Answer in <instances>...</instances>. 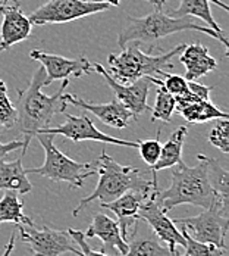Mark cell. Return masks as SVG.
<instances>
[{"instance_id":"1","label":"cell","mask_w":229,"mask_h":256,"mask_svg":"<svg viewBox=\"0 0 229 256\" xmlns=\"http://www.w3.org/2000/svg\"><path fill=\"white\" fill-rule=\"evenodd\" d=\"M197 159L196 166H188L182 160L172 166L169 188H159L156 193L157 204L163 212L168 214L179 205H194L203 209L216 205L229 208V202L218 194L209 181L206 156L200 154Z\"/></svg>"},{"instance_id":"2","label":"cell","mask_w":229,"mask_h":256,"mask_svg":"<svg viewBox=\"0 0 229 256\" xmlns=\"http://www.w3.org/2000/svg\"><path fill=\"white\" fill-rule=\"evenodd\" d=\"M46 71L43 66L37 68L31 76L29 84L25 90L18 92V128L24 134L25 146H29L31 138L43 128L50 127L54 115L63 114L68 108V103L63 98L65 88L69 84V80H62L59 90L53 94L47 96L41 92L44 87Z\"/></svg>"},{"instance_id":"3","label":"cell","mask_w":229,"mask_h":256,"mask_svg":"<svg viewBox=\"0 0 229 256\" xmlns=\"http://www.w3.org/2000/svg\"><path fill=\"white\" fill-rule=\"evenodd\" d=\"M94 165L99 174L97 186L93 190V193L81 199L79 205L72 212L74 216L96 200H99L100 204H109L128 190H135L149 196L157 186V172L152 171V180H146L138 168L122 166L104 150L94 162Z\"/></svg>"},{"instance_id":"4","label":"cell","mask_w":229,"mask_h":256,"mask_svg":"<svg viewBox=\"0 0 229 256\" xmlns=\"http://www.w3.org/2000/svg\"><path fill=\"white\" fill-rule=\"evenodd\" d=\"M181 31L206 32L207 36L219 40L224 44L227 54H229L228 38L221 37L218 32H215L207 26H202V24L196 22L191 16L174 18L169 14H165L163 9H154L152 14L141 16V18H135V16L127 18L119 31V36H118V46L122 49L131 42L152 43V42H157L163 37H168L171 34L181 32Z\"/></svg>"},{"instance_id":"5","label":"cell","mask_w":229,"mask_h":256,"mask_svg":"<svg viewBox=\"0 0 229 256\" xmlns=\"http://www.w3.org/2000/svg\"><path fill=\"white\" fill-rule=\"evenodd\" d=\"M132 44L122 48L119 54H109V74L122 84H131L137 80L149 76H160L165 70H172V59L178 56L187 44H178L169 52L160 54H150L141 50V43L131 42Z\"/></svg>"},{"instance_id":"6","label":"cell","mask_w":229,"mask_h":256,"mask_svg":"<svg viewBox=\"0 0 229 256\" xmlns=\"http://www.w3.org/2000/svg\"><path fill=\"white\" fill-rule=\"evenodd\" d=\"M34 137L40 142V144L44 149L46 159L44 164L38 168H28L26 174H37L41 177L51 180V181H65L71 187L79 188L84 186V181L88 177H93L97 174L94 162H76L69 156L62 154L54 146V136L46 132H37Z\"/></svg>"},{"instance_id":"7","label":"cell","mask_w":229,"mask_h":256,"mask_svg":"<svg viewBox=\"0 0 229 256\" xmlns=\"http://www.w3.org/2000/svg\"><path fill=\"white\" fill-rule=\"evenodd\" d=\"M228 218L229 208L216 205L209 209H204L202 214L196 216L177 218L172 221L175 224H182L193 238L228 250V246H227Z\"/></svg>"},{"instance_id":"8","label":"cell","mask_w":229,"mask_h":256,"mask_svg":"<svg viewBox=\"0 0 229 256\" xmlns=\"http://www.w3.org/2000/svg\"><path fill=\"white\" fill-rule=\"evenodd\" d=\"M110 8L107 3H84L81 0H49L37 8L28 20L32 26L65 24L88 15L104 12Z\"/></svg>"},{"instance_id":"9","label":"cell","mask_w":229,"mask_h":256,"mask_svg":"<svg viewBox=\"0 0 229 256\" xmlns=\"http://www.w3.org/2000/svg\"><path fill=\"white\" fill-rule=\"evenodd\" d=\"M21 240L28 244L32 256H60L63 254H74L81 256L75 242L68 231L54 230L49 227L37 228L31 226H18Z\"/></svg>"},{"instance_id":"10","label":"cell","mask_w":229,"mask_h":256,"mask_svg":"<svg viewBox=\"0 0 229 256\" xmlns=\"http://www.w3.org/2000/svg\"><path fill=\"white\" fill-rule=\"evenodd\" d=\"M65 114L66 122H63L62 126L57 127H47L40 130L38 132H46V134H53V136H63L72 142H100V143H107V144H119V146H127V148H137L138 142H128L124 138H118V137H112L109 134H104L102 131H99L96 126L93 124V121L87 116V115H71V114Z\"/></svg>"},{"instance_id":"11","label":"cell","mask_w":229,"mask_h":256,"mask_svg":"<svg viewBox=\"0 0 229 256\" xmlns=\"http://www.w3.org/2000/svg\"><path fill=\"white\" fill-rule=\"evenodd\" d=\"M159 190V184L154 187L150 196L143 202V205L138 210V218L141 221H146L150 227L153 232L159 237V240H163L168 248L171 249V252L175 255L178 250V246H184L185 240L182 232L178 230L177 224L166 215V212L162 210V208L157 204L156 199V193Z\"/></svg>"},{"instance_id":"12","label":"cell","mask_w":229,"mask_h":256,"mask_svg":"<svg viewBox=\"0 0 229 256\" xmlns=\"http://www.w3.org/2000/svg\"><path fill=\"white\" fill-rule=\"evenodd\" d=\"M91 65H93V70L99 72L107 82V86L115 92V98L125 108H128L134 114L135 118H138L146 110H152V108L147 104V96L150 92L149 77L140 78L131 84H122L112 77L107 72V70H104L100 64H91Z\"/></svg>"},{"instance_id":"13","label":"cell","mask_w":229,"mask_h":256,"mask_svg":"<svg viewBox=\"0 0 229 256\" xmlns=\"http://www.w3.org/2000/svg\"><path fill=\"white\" fill-rule=\"evenodd\" d=\"M29 58L34 60H38L41 66L46 71L44 86H49L53 81L57 80H66L69 77L81 78L88 76L93 71V65L85 58H76L69 59L60 54H51L38 49L29 52Z\"/></svg>"},{"instance_id":"14","label":"cell","mask_w":229,"mask_h":256,"mask_svg":"<svg viewBox=\"0 0 229 256\" xmlns=\"http://www.w3.org/2000/svg\"><path fill=\"white\" fill-rule=\"evenodd\" d=\"M63 98H65L66 103H71L74 106H78V108L96 115L104 126H109V127L122 130V128H127L131 124V121L137 120L134 116V114L116 98L112 102L107 103H88L82 99H78L76 96L69 94V93H63Z\"/></svg>"},{"instance_id":"15","label":"cell","mask_w":229,"mask_h":256,"mask_svg":"<svg viewBox=\"0 0 229 256\" xmlns=\"http://www.w3.org/2000/svg\"><path fill=\"white\" fill-rule=\"evenodd\" d=\"M3 18L0 28V52L10 49L13 44L21 43L31 36L32 24L19 8V2H15L0 9Z\"/></svg>"},{"instance_id":"16","label":"cell","mask_w":229,"mask_h":256,"mask_svg":"<svg viewBox=\"0 0 229 256\" xmlns=\"http://www.w3.org/2000/svg\"><path fill=\"white\" fill-rule=\"evenodd\" d=\"M87 238H99L103 243L104 254L125 255L128 252L127 240H124L118 221L112 220L104 214H96L88 230L84 232Z\"/></svg>"},{"instance_id":"17","label":"cell","mask_w":229,"mask_h":256,"mask_svg":"<svg viewBox=\"0 0 229 256\" xmlns=\"http://www.w3.org/2000/svg\"><path fill=\"white\" fill-rule=\"evenodd\" d=\"M149 196L143 194L140 192H135V190H128L124 194H121L119 198H116L115 200H112L109 204H100L102 208L112 210L116 215L119 230H121L124 240L128 242V231H129V228H132L138 221H141L138 218V210L143 205V202Z\"/></svg>"},{"instance_id":"18","label":"cell","mask_w":229,"mask_h":256,"mask_svg":"<svg viewBox=\"0 0 229 256\" xmlns=\"http://www.w3.org/2000/svg\"><path fill=\"white\" fill-rule=\"evenodd\" d=\"M179 60L185 66L184 78L187 81H196L218 68V60L212 58L209 54L207 48H204L200 43H193L185 46L184 50L181 52Z\"/></svg>"},{"instance_id":"19","label":"cell","mask_w":229,"mask_h":256,"mask_svg":"<svg viewBox=\"0 0 229 256\" xmlns=\"http://www.w3.org/2000/svg\"><path fill=\"white\" fill-rule=\"evenodd\" d=\"M22 156L12 162L0 160V190H15L19 194H26L32 190V184L22 166Z\"/></svg>"},{"instance_id":"20","label":"cell","mask_w":229,"mask_h":256,"mask_svg":"<svg viewBox=\"0 0 229 256\" xmlns=\"http://www.w3.org/2000/svg\"><path fill=\"white\" fill-rule=\"evenodd\" d=\"M188 130L187 127H178L168 138V142L165 144H162L160 149V156L157 159V162L150 166L153 172L166 170V168H172L174 165H177L178 162L182 160V148H184V142L187 137Z\"/></svg>"},{"instance_id":"21","label":"cell","mask_w":229,"mask_h":256,"mask_svg":"<svg viewBox=\"0 0 229 256\" xmlns=\"http://www.w3.org/2000/svg\"><path fill=\"white\" fill-rule=\"evenodd\" d=\"M169 15L174 18H182V16L199 18V20L204 21L209 28H212L215 32H218L221 37L227 38V34L224 32V30L219 26V24L215 21V18L212 15L209 0H181V4L177 9L169 10Z\"/></svg>"},{"instance_id":"22","label":"cell","mask_w":229,"mask_h":256,"mask_svg":"<svg viewBox=\"0 0 229 256\" xmlns=\"http://www.w3.org/2000/svg\"><path fill=\"white\" fill-rule=\"evenodd\" d=\"M175 110L184 116L187 122H191V124H202L212 120H228V114L221 110L210 100L178 104L175 106Z\"/></svg>"},{"instance_id":"23","label":"cell","mask_w":229,"mask_h":256,"mask_svg":"<svg viewBox=\"0 0 229 256\" xmlns=\"http://www.w3.org/2000/svg\"><path fill=\"white\" fill-rule=\"evenodd\" d=\"M24 202L18 198V192L4 190L0 199V224L13 222L16 226H31L34 224L29 216L22 212Z\"/></svg>"},{"instance_id":"24","label":"cell","mask_w":229,"mask_h":256,"mask_svg":"<svg viewBox=\"0 0 229 256\" xmlns=\"http://www.w3.org/2000/svg\"><path fill=\"white\" fill-rule=\"evenodd\" d=\"M128 243V252L125 255L116 256H177L171 252L168 246H163L159 242V237L153 232L149 236H135Z\"/></svg>"},{"instance_id":"25","label":"cell","mask_w":229,"mask_h":256,"mask_svg":"<svg viewBox=\"0 0 229 256\" xmlns=\"http://www.w3.org/2000/svg\"><path fill=\"white\" fill-rule=\"evenodd\" d=\"M175 98L166 92L162 86H157V94H156V103L152 108V121H163L171 122L172 115L175 112Z\"/></svg>"},{"instance_id":"26","label":"cell","mask_w":229,"mask_h":256,"mask_svg":"<svg viewBox=\"0 0 229 256\" xmlns=\"http://www.w3.org/2000/svg\"><path fill=\"white\" fill-rule=\"evenodd\" d=\"M182 230V236H184V249L185 252L182 255L178 256H227V249H222V248H218L215 244H210V243H203V242H199L196 238H193L190 236V232L187 231V228L182 226L181 227Z\"/></svg>"},{"instance_id":"27","label":"cell","mask_w":229,"mask_h":256,"mask_svg":"<svg viewBox=\"0 0 229 256\" xmlns=\"http://www.w3.org/2000/svg\"><path fill=\"white\" fill-rule=\"evenodd\" d=\"M207 160V174L212 187L218 192V194L229 202V174L225 168H222L213 158L206 156Z\"/></svg>"},{"instance_id":"28","label":"cell","mask_w":229,"mask_h":256,"mask_svg":"<svg viewBox=\"0 0 229 256\" xmlns=\"http://www.w3.org/2000/svg\"><path fill=\"white\" fill-rule=\"evenodd\" d=\"M18 112L7 96V86L3 80H0V132L4 130H10L16 126Z\"/></svg>"},{"instance_id":"29","label":"cell","mask_w":229,"mask_h":256,"mask_svg":"<svg viewBox=\"0 0 229 256\" xmlns=\"http://www.w3.org/2000/svg\"><path fill=\"white\" fill-rule=\"evenodd\" d=\"M209 142L218 148L219 150H222L224 154L229 152V122L228 120H221L218 121V124L212 128L210 134H209Z\"/></svg>"},{"instance_id":"30","label":"cell","mask_w":229,"mask_h":256,"mask_svg":"<svg viewBox=\"0 0 229 256\" xmlns=\"http://www.w3.org/2000/svg\"><path fill=\"white\" fill-rule=\"evenodd\" d=\"M138 150L140 154L143 158V160L149 165L153 166L159 156H160V149H162V143L159 140V136L156 138H150V140H143V142H138Z\"/></svg>"},{"instance_id":"31","label":"cell","mask_w":229,"mask_h":256,"mask_svg":"<svg viewBox=\"0 0 229 256\" xmlns=\"http://www.w3.org/2000/svg\"><path fill=\"white\" fill-rule=\"evenodd\" d=\"M69 236L72 237V240L75 242V244L78 246V249L81 250V256H107V254L104 252H96L90 248L87 237L82 231L74 230V228H68Z\"/></svg>"},{"instance_id":"32","label":"cell","mask_w":229,"mask_h":256,"mask_svg":"<svg viewBox=\"0 0 229 256\" xmlns=\"http://www.w3.org/2000/svg\"><path fill=\"white\" fill-rule=\"evenodd\" d=\"M18 149H22V154H25L28 148L25 146L24 138H22V140H12V142H7V143H1V142H0V160H1L3 158H6L9 154L18 150Z\"/></svg>"},{"instance_id":"33","label":"cell","mask_w":229,"mask_h":256,"mask_svg":"<svg viewBox=\"0 0 229 256\" xmlns=\"http://www.w3.org/2000/svg\"><path fill=\"white\" fill-rule=\"evenodd\" d=\"M188 88H190V92H191L199 100H209L210 92L213 90V87L199 84L197 81H188Z\"/></svg>"},{"instance_id":"34","label":"cell","mask_w":229,"mask_h":256,"mask_svg":"<svg viewBox=\"0 0 229 256\" xmlns=\"http://www.w3.org/2000/svg\"><path fill=\"white\" fill-rule=\"evenodd\" d=\"M15 236H16V231H12V234H10V238H9L7 244L4 246V250H3L1 256L12 255V252H13V248H15Z\"/></svg>"},{"instance_id":"35","label":"cell","mask_w":229,"mask_h":256,"mask_svg":"<svg viewBox=\"0 0 229 256\" xmlns=\"http://www.w3.org/2000/svg\"><path fill=\"white\" fill-rule=\"evenodd\" d=\"M84 3H107L110 6H119L121 0H81Z\"/></svg>"},{"instance_id":"36","label":"cell","mask_w":229,"mask_h":256,"mask_svg":"<svg viewBox=\"0 0 229 256\" xmlns=\"http://www.w3.org/2000/svg\"><path fill=\"white\" fill-rule=\"evenodd\" d=\"M146 2L152 3L156 9H162V8H163V4L166 3V0H146Z\"/></svg>"},{"instance_id":"37","label":"cell","mask_w":229,"mask_h":256,"mask_svg":"<svg viewBox=\"0 0 229 256\" xmlns=\"http://www.w3.org/2000/svg\"><path fill=\"white\" fill-rule=\"evenodd\" d=\"M15 2H18V0H0V9H3V8H6V6H9L10 3H15Z\"/></svg>"},{"instance_id":"38","label":"cell","mask_w":229,"mask_h":256,"mask_svg":"<svg viewBox=\"0 0 229 256\" xmlns=\"http://www.w3.org/2000/svg\"><path fill=\"white\" fill-rule=\"evenodd\" d=\"M0 20H1V15H0Z\"/></svg>"},{"instance_id":"39","label":"cell","mask_w":229,"mask_h":256,"mask_svg":"<svg viewBox=\"0 0 229 256\" xmlns=\"http://www.w3.org/2000/svg\"><path fill=\"white\" fill-rule=\"evenodd\" d=\"M177 256H178V252H177Z\"/></svg>"}]
</instances>
